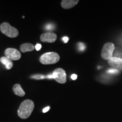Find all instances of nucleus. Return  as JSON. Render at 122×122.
Here are the masks:
<instances>
[{
	"label": "nucleus",
	"instance_id": "nucleus-1",
	"mask_svg": "<svg viewBox=\"0 0 122 122\" xmlns=\"http://www.w3.org/2000/svg\"><path fill=\"white\" fill-rule=\"evenodd\" d=\"M35 105L32 100H26L22 102L18 110V115L20 118L27 119L30 117L33 111Z\"/></svg>",
	"mask_w": 122,
	"mask_h": 122
},
{
	"label": "nucleus",
	"instance_id": "nucleus-2",
	"mask_svg": "<svg viewBox=\"0 0 122 122\" xmlns=\"http://www.w3.org/2000/svg\"><path fill=\"white\" fill-rule=\"evenodd\" d=\"M60 59L59 54L56 52H48L42 54L40 58V62L43 65L55 64Z\"/></svg>",
	"mask_w": 122,
	"mask_h": 122
},
{
	"label": "nucleus",
	"instance_id": "nucleus-3",
	"mask_svg": "<svg viewBox=\"0 0 122 122\" xmlns=\"http://www.w3.org/2000/svg\"><path fill=\"white\" fill-rule=\"evenodd\" d=\"M0 30L3 34L10 38L16 37L19 35V31L17 29L12 27L7 22L3 23L0 25Z\"/></svg>",
	"mask_w": 122,
	"mask_h": 122
},
{
	"label": "nucleus",
	"instance_id": "nucleus-4",
	"mask_svg": "<svg viewBox=\"0 0 122 122\" xmlns=\"http://www.w3.org/2000/svg\"><path fill=\"white\" fill-rule=\"evenodd\" d=\"M115 46L111 42H108L103 45L101 51V57L103 59L109 61L113 56Z\"/></svg>",
	"mask_w": 122,
	"mask_h": 122
},
{
	"label": "nucleus",
	"instance_id": "nucleus-5",
	"mask_svg": "<svg viewBox=\"0 0 122 122\" xmlns=\"http://www.w3.org/2000/svg\"><path fill=\"white\" fill-rule=\"evenodd\" d=\"M53 79L60 84H65L66 82V73L63 69L61 68H57L52 73Z\"/></svg>",
	"mask_w": 122,
	"mask_h": 122
},
{
	"label": "nucleus",
	"instance_id": "nucleus-6",
	"mask_svg": "<svg viewBox=\"0 0 122 122\" xmlns=\"http://www.w3.org/2000/svg\"><path fill=\"white\" fill-rule=\"evenodd\" d=\"M6 57L11 61L19 60L21 58V54L17 49L14 48H7L5 51Z\"/></svg>",
	"mask_w": 122,
	"mask_h": 122
},
{
	"label": "nucleus",
	"instance_id": "nucleus-7",
	"mask_svg": "<svg viewBox=\"0 0 122 122\" xmlns=\"http://www.w3.org/2000/svg\"><path fill=\"white\" fill-rule=\"evenodd\" d=\"M57 39V35L53 32L44 33L40 36V40L44 42L53 43Z\"/></svg>",
	"mask_w": 122,
	"mask_h": 122
},
{
	"label": "nucleus",
	"instance_id": "nucleus-8",
	"mask_svg": "<svg viewBox=\"0 0 122 122\" xmlns=\"http://www.w3.org/2000/svg\"><path fill=\"white\" fill-rule=\"evenodd\" d=\"M108 63L113 68L119 71H122V59L112 57L108 61Z\"/></svg>",
	"mask_w": 122,
	"mask_h": 122
},
{
	"label": "nucleus",
	"instance_id": "nucleus-9",
	"mask_svg": "<svg viewBox=\"0 0 122 122\" xmlns=\"http://www.w3.org/2000/svg\"><path fill=\"white\" fill-rule=\"evenodd\" d=\"M78 2V0H63L61 2V6L63 9H68L74 7Z\"/></svg>",
	"mask_w": 122,
	"mask_h": 122
},
{
	"label": "nucleus",
	"instance_id": "nucleus-10",
	"mask_svg": "<svg viewBox=\"0 0 122 122\" xmlns=\"http://www.w3.org/2000/svg\"><path fill=\"white\" fill-rule=\"evenodd\" d=\"M0 62L2 63L3 65L5 66L7 70H10L13 67V63L11 60L9 59L6 57H2L0 58Z\"/></svg>",
	"mask_w": 122,
	"mask_h": 122
},
{
	"label": "nucleus",
	"instance_id": "nucleus-11",
	"mask_svg": "<svg viewBox=\"0 0 122 122\" xmlns=\"http://www.w3.org/2000/svg\"><path fill=\"white\" fill-rule=\"evenodd\" d=\"M35 47L33 44L30 43H24L20 46V50L22 52L25 53L27 51H32L35 49Z\"/></svg>",
	"mask_w": 122,
	"mask_h": 122
},
{
	"label": "nucleus",
	"instance_id": "nucleus-12",
	"mask_svg": "<svg viewBox=\"0 0 122 122\" xmlns=\"http://www.w3.org/2000/svg\"><path fill=\"white\" fill-rule=\"evenodd\" d=\"M13 89L14 92L16 95L20 96V97H23L25 95V92L21 87L20 85L19 84H16L14 85Z\"/></svg>",
	"mask_w": 122,
	"mask_h": 122
},
{
	"label": "nucleus",
	"instance_id": "nucleus-13",
	"mask_svg": "<svg viewBox=\"0 0 122 122\" xmlns=\"http://www.w3.org/2000/svg\"><path fill=\"white\" fill-rule=\"evenodd\" d=\"M114 57L119 58L122 59V49L118 48H116L114 50Z\"/></svg>",
	"mask_w": 122,
	"mask_h": 122
},
{
	"label": "nucleus",
	"instance_id": "nucleus-14",
	"mask_svg": "<svg viewBox=\"0 0 122 122\" xmlns=\"http://www.w3.org/2000/svg\"><path fill=\"white\" fill-rule=\"evenodd\" d=\"M30 78L33 79H36V80H42V79L46 78V76H44V75L41 74H36L30 76Z\"/></svg>",
	"mask_w": 122,
	"mask_h": 122
},
{
	"label": "nucleus",
	"instance_id": "nucleus-15",
	"mask_svg": "<svg viewBox=\"0 0 122 122\" xmlns=\"http://www.w3.org/2000/svg\"><path fill=\"white\" fill-rule=\"evenodd\" d=\"M107 72L109 75H118L119 74V71L115 68H109L107 71Z\"/></svg>",
	"mask_w": 122,
	"mask_h": 122
},
{
	"label": "nucleus",
	"instance_id": "nucleus-16",
	"mask_svg": "<svg viewBox=\"0 0 122 122\" xmlns=\"http://www.w3.org/2000/svg\"><path fill=\"white\" fill-rule=\"evenodd\" d=\"M85 48H86L85 45L83 42H79L78 44H77V49H78L79 51H81V52L84 51Z\"/></svg>",
	"mask_w": 122,
	"mask_h": 122
},
{
	"label": "nucleus",
	"instance_id": "nucleus-17",
	"mask_svg": "<svg viewBox=\"0 0 122 122\" xmlns=\"http://www.w3.org/2000/svg\"><path fill=\"white\" fill-rule=\"evenodd\" d=\"M44 28H45V30H54L55 26L54 25H53L52 24H48L45 25V27H44Z\"/></svg>",
	"mask_w": 122,
	"mask_h": 122
},
{
	"label": "nucleus",
	"instance_id": "nucleus-18",
	"mask_svg": "<svg viewBox=\"0 0 122 122\" xmlns=\"http://www.w3.org/2000/svg\"><path fill=\"white\" fill-rule=\"evenodd\" d=\"M62 41H63L64 43H67V42L69 40V39H68V37H66V36H65V37H62Z\"/></svg>",
	"mask_w": 122,
	"mask_h": 122
},
{
	"label": "nucleus",
	"instance_id": "nucleus-19",
	"mask_svg": "<svg viewBox=\"0 0 122 122\" xmlns=\"http://www.w3.org/2000/svg\"><path fill=\"white\" fill-rule=\"evenodd\" d=\"M41 44H36V46H35V49H36V50H37V51H39V50L41 49Z\"/></svg>",
	"mask_w": 122,
	"mask_h": 122
},
{
	"label": "nucleus",
	"instance_id": "nucleus-20",
	"mask_svg": "<svg viewBox=\"0 0 122 122\" xmlns=\"http://www.w3.org/2000/svg\"><path fill=\"white\" fill-rule=\"evenodd\" d=\"M49 109H50V107L49 106H47V107H46L45 108H44V109H43V112L44 113H45V112H48V111L49 110Z\"/></svg>",
	"mask_w": 122,
	"mask_h": 122
},
{
	"label": "nucleus",
	"instance_id": "nucleus-21",
	"mask_svg": "<svg viewBox=\"0 0 122 122\" xmlns=\"http://www.w3.org/2000/svg\"><path fill=\"white\" fill-rule=\"evenodd\" d=\"M71 77L73 80H76V79H77V75H76V74H72V75H71Z\"/></svg>",
	"mask_w": 122,
	"mask_h": 122
},
{
	"label": "nucleus",
	"instance_id": "nucleus-22",
	"mask_svg": "<svg viewBox=\"0 0 122 122\" xmlns=\"http://www.w3.org/2000/svg\"><path fill=\"white\" fill-rule=\"evenodd\" d=\"M46 78L49 79H53V74L48 75H47V76H46Z\"/></svg>",
	"mask_w": 122,
	"mask_h": 122
},
{
	"label": "nucleus",
	"instance_id": "nucleus-23",
	"mask_svg": "<svg viewBox=\"0 0 122 122\" xmlns=\"http://www.w3.org/2000/svg\"><path fill=\"white\" fill-rule=\"evenodd\" d=\"M121 42H122V41H121Z\"/></svg>",
	"mask_w": 122,
	"mask_h": 122
}]
</instances>
